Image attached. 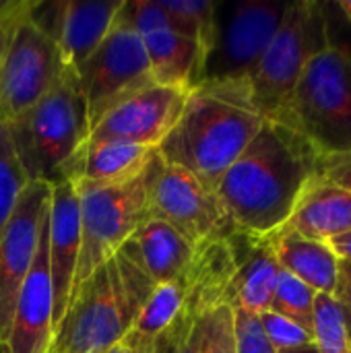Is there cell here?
Here are the masks:
<instances>
[{
    "label": "cell",
    "mask_w": 351,
    "mask_h": 353,
    "mask_svg": "<svg viewBox=\"0 0 351 353\" xmlns=\"http://www.w3.org/2000/svg\"><path fill=\"white\" fill-rule=\"evenodd\" d=\"M314 300H317V292L312 288H308L304 281H300L298 277L281 269L269 310L298 323L302 329L312 333Z\"/></svg>",
    "instance_id": "484cf974"
},
{
    "label": "cell",
    "mask_w": 351,
    "mask_h": 353,
    "mask_svg": "<svg viewBox=\"0 0 351 353\" xmlns=\"http://www.w3.org/2000/svg\"><path fill=\"white\" fill-rule=\"evenodd\" d=\"M319 176L351 192V151L321 155Z\"/></svg>",
    "instance_id": "1f68e13d"
},
{
    "label": "cell",
    "mask_w": 351,
    "mask_h": 353,
    "mask_svg": "<svg viewBox=\"0 0 351 353\" xmlns=\"http://www.w3.org/2000/svg\"><path fill=\"white\" fill-rule=\"evenodd\" d=\"M261 323H263V329H265L271 345L277 352L294 350V347H302V345L314 343L310 331L302 329L298 323H294V321H290V319H285L281 314H275L271 310L261 314Z\"/></svg>",
    "instance_id": "f546056e"
},
{
    "label": "cell",
    "mask_w": 351,
    "mask_h": 353,
    "mask_svg": "<svg viewBox=\"0 0 351 353\" xmlns=\"http://www.w3.org/2000/svg\"><path fill=\"white\" fill-rule=\"evenodd\" d=\"M312 337L319 353H351V331L345 308L327 294H317Z\"/></svg>",
    "instance_id": "d4e9b609"
},
{
    "label": "cell",
    "mask_w": 351,
    "mask_h": 353,
    "mask_svg": "<svg viewBox=\"0 0 351 353\" xmlns=\"http://www.w3.org/2000/svg\"><path fill=\"white\" fill-rule=\"evenodd\" d=\"M190 294V275L188 271L168 283L153 288L145 306L141 308L130 331L124 335L120 345L128 353H157V345L163 335L178 323L180 314L186 308Z\"/></svg>",
    "instance_id": "7402d4cb"
},
{
    "label": "cell",
    "mask_w": 351,
    "mask_h": 353,
    "mask_svg": "<svg viewBox=\"0 0 351 353\" xmlns=\"http://www.w3.org/2000/svg\"><path fill=\"white\" fill-rule=\"evenodd\" d=\"M228 244L236 271L228 288L225 304L257 314L267 312L281 271L271 236H250L236 230L228 238Z\"/></svg>",
    "instance_id": "ac0fdd59"
},
{
    "label": "cell",
    "mask_w": 351,
    "mask_h": 353,
    "mask_svg": "<svg viewBox=\"0 0 351 353\" xmlns=\"http://www.w3.org/2000/svg\"><path fill=\"white\" fill-rule=\"evenodd\" d=\"M339 273H341V294L337 302L345 308L348 312V323L351 331V263L350 261H339Z\"/></svg>",
    "instance_id": "836d02e7"
},
{
    "label": "cell",
    "mask_w": 351,
    "mask_h": 353,
    "mask_svg": "<svg viewBox=\"0 0 351 353\" xmlns=\"http://www.w3.org/2000/svg\"><path fill=\"white\" fill-rule=\"evenodd\" d=\"M232 312L236 353H277L263 329L261 314L244 308H232Z\"/></svg>",
    "instance_id": "f1b7e54d"
},
{
    "label": "cell",
    "mask_w": 351,
    "mask_h": 353,
    "mask_svg": "<svg viewBox=\"0 0 351 353\" xmlns=\"http://www.w3.org/2000/svg\"><path fill=\"white\" fill-rule=\"evenodd\" d=\"M271 242L279 261V267L317 294L333 296L335 300L341 294V273H339V259L329 248L327 242L308 240L290 228H279L271 234Z\"/></svg>",
    "instance_id": "ffe728a7"
},
{
    "label": "cell",
    "mask_w": 351,
    "mask_h": 353,
    "mask_svg": "<svg viewBox=\"0 0 351 353\" xmlns=\"http://www.w3.org/2000/svg\"><path fill=\"white\" fill-rule=\"evenodd\" d=\"M155 157L157 149L126 141L85 143L77 159L72 180L95 186L124 184L139 178Z\"/></svg>",
    "instance_id": "44dd1931"
},
{
    "label": "cell",
    "mask_w": 351,
    "mask_h": 353,
    "mask_svg": "<svg viewBox=\"0 0 351 353\" xmlns=\"http://www.w3.org/2000/svg\"><path fill=\"white\" fill-rule=\"evenodd\" d=\"M64 70L56 43L25 14L0 66V126L33 108Z\"/></svg>",
    "instance_id": "8fae6325"
},
{
    "label": "cell",
    "mask_w": 351,
    "mask_h": 353,
    "mask_svg": "<svg viewBox=\"0 0 351 353\" xmlns=\"http://www.w3.org/2000/svg\"><path fill=\"white\" fill-rule=\"evenodd\" d=\"M277 353H319V350L314 347V343H310V345H302V347H294V350H281Z\"/></svg>",
    "instance_id": "8d00e7d4"
},
{
    "label": "cell",
    "mask_w": 351,
    "mask_h": 353,
    "mask_svg": "<svg viewBox=\"0 0 351 353\" xmlns=\"http://www.w3.org/2000/svg\"><path fill=\"white\" fill-rule=\"evenodd\" d=\"M265 122L248 79H205L188 93L157 153L163 163L184 168L217 190Z\"/></svg>",
    "instance_id": "7a4b0ae2"
},
{
    "label": "cell",
    "mask_w": 351,
    "mask_h": 353,
    "mask_svg": "<svg viewBox=\"0 0 351 353\" xmlns=\"http://www.w3.org/2000/svg\"><path fill=\"white\" fill-rule=\"evenodd\" d=\"M130 240L134 242L141 263L155 285L182 277L190 269L199 248L170 223L153 217H149Z\"/></svg>",
    "instance_id": "603a6c76"
},
{
    "label": "cell",
    "mask_w": 351,
    "mask_h": 353,
    "mask_svg": "<svg viewBox=\"0 0 351 353\" xmlns=\"http://www.w3.org/2000/svg\"><path fill=\"white\" fill-rule=\"evenodd\" d=\"M159 163L161 157L157 153V157L139 178L124 184L95 186L74 182L79 192L81 248L70 300L79 288L149 219V192Z\"/></svg>",
    "instance_id": "8992f818"
},
{
    "label": "cell",
    "mask_w": 351,
    "mask_h": 353,
    "mask_svg": "<svg viewBox=\"0 0 351 353\" xmlns=\"http://www.w3.org/2000/svg\"><path fill=\"white\" fill-rule=\"evenodd\" d=\"M199 325H201L199 353H236L234 312L230 304H219L207 310L199 319Z\"/></svg>",
    "instance_id": "83f0119b"
},
{
    "label": "cell",
    "mask_w": 351,
    "mask_h": 353,
    "mask_svg": "<svg viewBox=\"0 0 351 353\" xmlns=\"http://www.w3.org/2000/svg\"><path fill=\"white\" fill-rule=\"evenodd\" d=\"M190 91L153 85L116 105L89 132L87 143L126 141L157 149L178 122Z\"/></svg>",
    "instance_id": "9a60e30c"
},
{
    "label": "cell",
    "mask_w": 351,
    "mask_h": 353,
    "mask_svg": "<svg viewBox=\"0 0 351 353\" xmlns=\"http://www.w3.org/2000/svg\"><path fill=\"white\" fill-rule=\"evenodd\" d=\"M29 180L17 159L6 126H0V236L6 230Z\"/></svg>",
    "instance_id": "4316f807"
},
{
    "label": "cell",
    "mask_w": 351,
    "mask_h": 353,
    "mask_svg": "<svg viewBox=\"0 0 351 353\" xmlns=\"http://www.w3.org/2000/svg\"><path fill=\"white\" fill-rule=\"evenodd\" d=\"M126 6L143 39L155 85L192 91L205 81L201 48L170 25L157 0H126Z\"/></svg>",
    "instance_id": "5bb4252c"
},
{
    "label": "cell",
    "mask_w": 351,
    "mask_h": 353,
    "mask_svg": "<svg viewBox=\"0 0 351 353\" xmlns=\"http://www.w3.org/2000/svg\"><path fill=\"white\" fill-rule=\"evenodd\" d=\"M103 353H128V352H126V350H124V347L118 343V345H114L112 350H108V352H103Z\"/></svg>",
    "instance_id": "f35d334b"
},
{
    "label": "cell",
    "mask_w": 351,
    "mask_h": 353,
    "mask_svg": "<svg viewBox=\"0 0 351 353\" xmlns=\"http://www.w3.org/2000/svg\"><path fill=\"white\" fill-rule=\"evenodd\" d=\"M29 8H31V0L27 2L25 8H21V10H17V12H12V14L0 19V66H2V60H4L8 48H10V41H12V37H14V31H17L19 23L23 21V17L27 14Z\"/></svg>",
    "instance_id": "d6a6232c"
},
{
    "label": "cell",
    "mask_w": 351,
    "mask_h": 353,
    "mask_svg": "<svg viewBox=\"0 0 351 353\" xmlns=\"http://www.w3.org/2000/svg\"><path fill=\"white\" fill-rule=\"evenodd\" d=\"M149 217L170 223L194 246L228 240L236 232L217 190L163 159L151 184Z\"/></svg>",
    "instance_id": "9c48e42d"
},
{
    "label": "cell",
    "mask_w": 351,
    "mask_h": 353,
    "mask_svg": "<svg viewBox=\"0 0 351 353\" xmlns=\"http://www.w3.org/2000/svg\"><path fill=\"white\" fill-rule=\"evenodd\" d=\"M81 248L79 192L72 178L52 186L48 223V263L54 288V331L68 310Z\"/></svg>",
    "instance_id": "e0dca14e"
},
{
    "label": "cell",
    "mask_w": 351,
    "mask_h": 353,
    "mask_svg": "<svg viewBox=\"0 0 351 353\" xmlns=\"http://www.w3.org/2000/svg\"><path fill=\"white\" fill-rule=\"evenodd\" d=\"M79 85L89 132L116 105L155 85L143 39L130 19L126 0L101 46L79 70Z\"/></svg>",
    "instance_id": "ba28073f"
},
{
    "label": "cell",
    "mask_w": 351,
    "mask_h": 353,
    "mask_svg": "<svg viewBox=\"0 0 351 353\" xmlns=\"http://www.w3.org/2000/svg\"><path fill=\"white\" fill-rule=\"evenodd\" d=\"M124 0L31 2L27 17L56 43L62 62L77 72L110 33Z\"/></svg>",
    "instance_id": "4fadbf2b"
},
{
    "label": "cell",
    "mask_w": 351,
    "mask_h": 353,
    "mask_svg": "<svg viewBox=\"0 0 351 353\" xmlns=\"http://www.w3.org/2000/svg\"><path fill=\"white\" fill-rule=\"evenodd\" d=\"M157 2L166 10L170 25L201 48L207 66L217 35L219 2L213 0H157Z\"/></svg>",
    "instance_id": "cb8c5ba5"
},
{
    "label": "cell",
    "mask_w": 351,
    "mask_h": 353,
    "mask_svg": "<svg viewBox=\"0 0 351 353\" xmlns=\"http://www.w3.org/2000/svg\"><path fill=\"white\" fill-rule=\"evenodd\" d=\"M52 184L29 182L0 236V353H8V337L19 292L33 263L41 225L50 209Z\"/></svg>",
    "instance_id": "7c38bea8"
},
{
    "label": "cell",
    "mask_w": 351,
    "mask_h": 353,
    "mask_svg": "<svg viewBox=\"0 0 351 353\" xmlns=\"http://www.w3.org/2000/svg\"><path fill=\"white\" fill-rule=\"evenodd\" d=\"M327 244L339 261H350L351 263V232L343 234V236H337V238H331Z\"/></svg>",
    "instance_id": "e575fe53"
},
{
    "label": "cell",
    "mask_w": 351,
    "mask_h": 353,
    "mask_svg": "<svg viewBox=\"0 0 351 353\" xmlns=\"http://www.w3.org/2000/svg\"><path fill=\"white\" fill-rule=\"evenodd\" d=\"M339 6H341V10L345 12V17L350 19L351 23V0H339Z\"/></svg>",
    "instance_id": "74e56055"
},
{
    "label": "cell",
    "mask_w": 351,
    "mask_h": 353,
    "mask_svg": "<svg viewBox=\"0 0 351 353\" xmlns=\"http://www.w3.org/2000/svg\"><path fill=\"white\" fill-rule=\"evenodd\" d=\"M29 0H0V19L27 6Z\"/></svg>",
    "instance_id": "d590c367"
},
{
    "label": "cell",
    "mask_w": 351,
    "mask_h": 353,
    "mask_svg": "<svg viewBox=\"0 0 351 353\" xmlns=\"http://www.w3.org/2000/svg\"><path fill=\"white\" fill-rule=\"evenodd\" d=\"M321 153L294 128L267 120L217 184V196L238 232L271 236L283 228Z\"/></svg>",
    "instance_id": "6da1fadb"
},
{
    "label": "cell",
    "mask_w": 351,
    "mask_h": 353,
    "mask_svg": "<svg viewBox=\"0 0 351 353\" xmlns=\"http://www.w3.org/2000/svg\"><path fill=\"white\" fill-rule=\"evenodd\" d=\"M155 283L128 240L74 294L48 353H103L130 331Z\"/></svg>",
    "instance_id": "3957f363"
},
{
    "label": "cell",
    "mask_w": 351,
    "mask_h": 353,
    "mask_svg": "<svg viewBox=\"0 0 351 353\" xmlns=\"http://www.w3.org/2000/svg\"><path fill=\"white\" fill-rule=\"evenodd\" d=\"M290 2L240 0L217 4L215 46L205 66V79H248L265 56Z\"/></svg>",
    "instance_id": "30bf717a"
},
{
    "label": "cell",
    "mask_w": 351,
    "mask_h": 353,
    "mask_svg": "<svg viewBox=\"0 0 351 353\" xmlns=\"http://www.w3.org/2000/svg\"><path fill=\"white\" fill-rule=\"evenodd\" d=\"M50 209L41 225L39 244L19 292L8 337V353H48L54 335V288L48 263Z\"/></svg>",
    "instance_id": "2e32d148"
},
{
    "label": "cell",
    "mask_w": 351,
    "mask_h": 353,
    "mask_svg": "<svg viewBox=\"0 0 351 353\" xmlns=\"http://www.w3.org/2000/svg\"><path fill=\"white\" fill-rule=\"evenodd\" d=\"M285 228L314 242L350 234L351 192L317 174L296 203Z\"/></svg>",
    "instance_id": "d6986e66"
},
{
    "label": "cell",
    "mask_w": 351,
    "mask_h": 353,
    "mask_svg": "<svg viewBox=\"0 0 351 353\" xmlns=\"http://www.w3.org/2000/svg\"><path fill=\"white\" fill-rule=\"evenodd\" d=\"M325 10L327 46L306 64L281 122L321 155L351 151V23L339 2Z\"/></svg>",
    "instance_id": "277c9868"
},
{
    "label": "cell",
    "mask_w": 351,
    "mask_h": 353,
    "mask_svg": "<svg viewBox=\"0 0 351 353\" xmlns=\"http://www.w3.org/2000/svg\"><path fill=\"white\" fill-rule=\"evenodd\" d=\"M6 130L29 182L54 186L72 178L89 139L79 74L66 68L33 108L6 124Z\"/></svg>",
    "instance_id": "5b68a950"
},
{
    "label": "cell",
    "mask_w": 351,
    "mask_h": 353,
    "mask_svg": "<svg viewBox=\"0 0 351 353\" xmlns=\"http://www.w3.org/2000/svg\"><path fill=\"white\" fill-rule=\"evenodd\" d=\"M201 347V325L190 314H180L178 323L163 335L157 345V353H199Z\"/></svg>",
    "instance_id": "4dcf8cb0"
},
{
    "label": "cell",
    "mask_w": 351,
    "mask_h": 353,
    "mask_svg": "<svg viewBox=\"0 0 351 353\" xmlns=\"http://www.w3.org/2000/svg\"><path fill=\"white\" fill-rule=\"evenodd\" d=\"M325 46V2H290L265 56L250 77L254 101L267 120L283 122L306 64Z\"/></svg>",
    "instance_id": "52a82bcc"
}]
</instances>
